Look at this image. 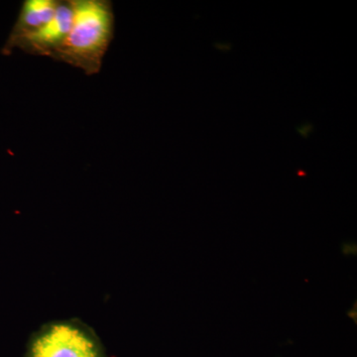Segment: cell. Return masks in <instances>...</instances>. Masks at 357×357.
<instances>
[{
  "label": "cell",
  "mask_w": 357,
  "mask_h": 357,
  "mask_svg": "<svg viewBox=\"0 0 357 357\" xmlns=\"http://www.w3.org/2000/svg\"><path fill=\"white\" fill-rule=\"evenodd\" d=\"M73 22L53 60L98 74L114 35V13L109 0H70Z\"/></svg>",
  "instance_id": "obj_1"
},
{
  "label": "cell",
  "mask_w": 357,
  "mask_h": 357,
  "mask_svg": "<svg viewBox=\"0 0 357 357\" xmlns=\"http://www.w3.org/2000/svg\"><path fill=\"white\" fill-rule=\"evenodd\" d=\"M73 7L70 0L59 1L55 15L37 31L27 35L16 43L18 48L25 53L34 56L53 57L59 47L69 34L73 22Z\"/></svg>",
  "instance_id": "obj_3"
},
{
  "label": "cell",
  "mask_w": 357,
  "mask_h": 357,
  "mask_svg": "<svg viewBox=\"0 0 357 357\" xmlns=\"http://www.w3.org/2000/svg\"><path fill=\"white\" fill-rule=\"evenodd\" d=\"M25 357H107L95 331L77 319L49 321L29 338Z\"/></svg>",
  "instance_id": "obj_2"
},
{
  "label": "cell",
  "mask_w": 357,
  "mask_h": 357,
  "mask_svg": "<svg viewBox=\"0 0 357 357\" xmlns=\"http://www.w3.org/2000/svg\"><path fill=\"white\" fill-rule=\"evenodd\" d=\"M58 6L59 0H26L2 53L9 55L18 41L46 24L55 15Z\"/></svg>",
  "instance_id": "obj_4"
}]
</instances>
